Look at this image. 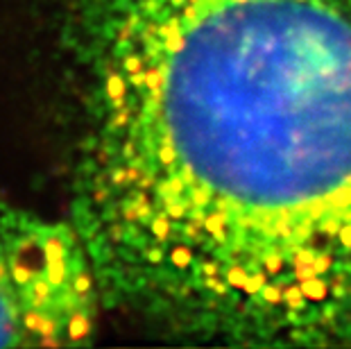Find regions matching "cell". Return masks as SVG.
<instances>
[{"label": "cell", "instance_id": "obj_1", "mask_svg": "<svg viewBox=\"0 0 351 349\" xmlns=\"http://www.w3.org/2000/svg\"><path fill=\"white\" fill-rule=\"evenodd\" d=\"M71 218L109 311L351 347V0H59Z\"/></svg>", "mask_w": 351, "mask_h": 349}, {"label": "cell", "instance_id": "obj_2", "mask_svg": "<svg viewBox=\"0 0 351 349\" xmlns=\"http://www.w3.org/2000/svg\"><path fill=\"white\" fill-rule=\"evenodd\" d=\"M104 309L98 268L73 218L0 200V347L86 345Z\"/></svg>", "mask_w": 351, "mask_h": 349}]
</instances>
